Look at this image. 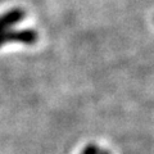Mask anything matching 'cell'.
Masks as SVG:
<instances>
[{
  "label": "cell",
  "instance_id": "obj_1",
  "mask_svg": "<svg viewBox=\"0 0 154 154\" xmlns=\"http://www.w3.org/2000/svg\"><path fill=\"white\" fill-rule=\"evenodd\" d=\"M38 38L35 30L25 28V30H8L0 32V48L8 42H21V44L32 45Z\"/></svg>",
  "mask_w": 154,
  "mask_h": 154
},
{
  "label": "cell",
  "instance_id": "obj_2",
  "mask_svg": "<svg viewBox=\"0 0 154 154\" xmlns=\"http://www.w3.org/2000/svg\"><path fill=\"white\" fill-rule=\"evenodd\" d=\"M25 17H26V12L19 8L12 9V11L4 13L3 16H0V32L12 30V27L16 26L17 23L22 22Z\"/></svg>",
  "mask_w": 154,
  "mask_h": 154
}]
</instances>
